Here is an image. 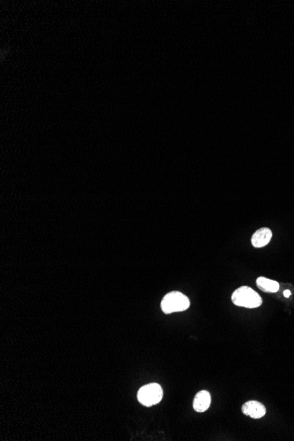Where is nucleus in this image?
Masks as SVG:
<instances>
[{
	"label": "nucleus",
	"instance_id": "1",
	"mask_svg": "<svg viewBox=\"0 0 294 441\" xmlns=\"http://www.w3.org/2000/svg\"><path fill=\"white\" fill-rule=\"evenodd\" d=\"M232 300L236 306L247 308H256L263 303L261 296L249 286H242L236 289L232 293Z\"/></svg>",
	"mask_w": 294,
	"mask_h": 441
},
{
	"label": "nucleus",
	"instance_id": "2",
	"mask_svg": "<svg viewBox=\"0 0 294 441\" xmlns=\"http://www.w3.org/2000/svg\"><path fill=\"white\" fill-rule=\"evenodd\" d=\"M191 301L187 296L180 292H171L163 298L161 309L165 313L185 311L190 307Z\"/></svg>",
	"mask_w": 294,
	"mask_h": 441
},
{
	"label": "nucleus",
	"instance_id": "3",
	"mask_svg": "<svg viewBox=\"0 0 294 441\" xmlns=\"http://www.w3.org/2000/svg\"><path fill=\"white\" fill-rule=\"evenodd\" d=\"M162 388L157 383H150L144 386L138 392V400L144 406L155 405L162 400Z\"/></svg>",
	"mask_w": 294,
	"mask_h": 441
},
{
	"label": "nucleus",
	"instance_id": "4",
	"mask_svg": "<svg viewBox=\"0 0 294 441\" xmlns=\"http://www.w3.org/2000/svg\"><path fill=\"white\" fill-rule=\"evenodd\" d=\"M242 411L246 416L258 419L265 416L266 408L257 401H249L243 404Z\"/></svg>",
	"mask_w": 294,
	"mask_h": 441
},
{
	"label": "nucleus",
	"instance_id": "5",
	"mask_svg": "<svg viewBox=\"0 0 294 441\" xmlns=\"http://www.w3.org/2000/svg\"><path fill=\"white\" fill-rule=\"evenodd\" d=\"M271 238H272L271 230L267 227H263L257 230L256 233L253 234L251 242L255 247H265L269 244Z\"/></svg>",
	"mask_w": 294,
	"mask_h": 441
},
{
	"label": "nucleus",
	"instance_id": "6",
	"mask_svg": "<svg viewBox=\"0 0 294 441\" xmlns=\"http://www.w3.org/2000/svg\"><path fill=\"white\" fill-rule=\"evenodd\" d=\"M211 395L206 390L197 393L193 402V408L197 412H204L211 405Z\"/></svg>",
	"mask_w": 294,
	"mask_h": 441
},
{
	"label": "nucleus",
	"instance_id": "7",
	"mask_svg": "<svg viewBox=\"0 0 294 441\" xmlns=\"http://www.w3.org/2000/svg\"><path fill=\"white\" fill-rule=\"evenodd\" d=\"M257 287L265 292H277L279 290V284L275 280H271L264 277H260L256 279Z\"/></svg>",
	"mask_w": 294,
	"mask_h": 441
},
{
	"label": "nucleus",
	"instance_id": "8",
	"mask_svg": "<svg viewBox=\"0 0 294 441\" xmlns=\"http://www.w3.org/2000/svg\"><path fill=\"white\" fill-rule=\"evenodd\" d=\"M284 295L285 298H288V297H290V295H291V292L289 290H285L284 292Z\"/></svg>",
	"mask_w": 294,
	"mask_h": 441
}]
</instances>
